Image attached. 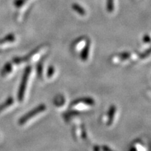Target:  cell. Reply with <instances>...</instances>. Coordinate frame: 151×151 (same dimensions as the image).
<instances>
[{
  "label": "cell",
  "mask_w": 151,
  "mask_h": 151,
  "mask_svg": "<svg viewBox=\"0 0 151 151\" xmlns=\"http://www.w3.org/2000/svg\"><path fill=\"white\" fill-rule=\"evenodd\" d=\"M55 71L54 68L52 67H49L48 69V77H51L53 75Z\"/></svg>",
  "instance_id": "obj_10"
},
{
  "label": "cell",
  "mask_w": 151,
  "mask_h": 151,
  "mask_svg": "<svg viewBox=\"0 0 151 151\" xmlns=\"http://www.w3.org/2000/svg\"><path fill=\"white\" fill-rule=\"evenodd\" d=\"M13 103H14V99H13L12 97H9L4 103L2 104L0 106V111L4 110L6 108H7V107L13 104Z\"/></svg>",
  "instance_id": "obj_7"
},
{
  "label": "cell",
  "mask_w": 151,
  "mask_h": 151,
  "mask_svg": "<svg viewBox=\"0 0 151 151\" xmlns=\"http://www.w3.org/2000/svg\"><path fill=\"white\" fill-rule=\"evenodd\" d=\"M73 9H75L76 11H77V12L78 13V14H80L81 15H84L86 14V12H85V10H83L82 8H81V6H79L78 5H73Z\"/></svg>",
  "instance_id": "obj_8"
},
{
  "label": "cell",
  "mask_w": 151,
  "mask_h": 151,
  "mask_svg": "<svg viewBox=\"0 0 151 151\" xmlns=\"http://www.w3.org/2000/svg\"><path fill=\"white\" fill-rule=\"evenodd\" d=\"M15 41V37L14 35L11 34V35H7L5 38H4L2 40L0 41V43L1 44H4L5 43H11V42H14Z\"/></svg>",
  "instance_id": "obj_6"
},
{
  "label": "cell",
  "mask_w": 151,
  "mask_h": 151,
  "mask_svg": "<svg viewBox=\"0 0 151 151\" xmlns=\"http://www.w3.org/2000/svg\"><path fill=\"white\" fill-rule=\"evenodd\" d=\"M116 107L115 106H111V107L109 109V121H108V124L110 125V124H112V122L113 121V118H114V116L115 113H116Z\"/></svg>",
  "instance_id": "obj_4"
},
{
  "label": "cell",
  "mask_w": 151,
  "mask_h": 151,
  "mask_svg": "<svg viewBox=\"0 0 151 151\" xmlns=\"http://www.w3.org/2000/svg\"><path fill=\"white\" fill-rule=\"evenodd\" d=\"M103 149H104V151H111L110 149H109L108 147H106V146H104L103 147Z\"/></svg>",
  "instance_id": "obj_12"
},
{
  "label": "cell",
  "mask_w": 151,
  "mask_h": 151,
  "mask_svg": "<svg viewBox=\"0 0 151 151\" xmlns=\"http://www.w3.org/2000/svg\"><path fill=\"white\" fill-rule=\"evenodd\" d=\"M46 109V105L44 104H41L39 106H38L37 107H36L35 109L32 110L31 111H29V113H27V114H25L23 117H22L20 118V120H19V123L20 124H23L27 122L28 120H29L30 119H32L34 116H37V115L39 114L41 112H43V111H45Z\"/></svg>",
  "instance_id": "obj_1"
},
{
  "label": "cell",
  "mask_w": 151,
  "mask_h": 151,
  "mask_svg": "<svg viewBox=\"0 0 151 151\" xmlns=\"http://www.w3.org/2000/svg\"><path fill=\"white\" fill-rule=\"evenodd\" d=\"M42 70H43V67H42V64L39 63L38 65V67H37V71H38V74L40 77H42Z\"/></svg>",
  "instance_id": "obj_9"
},
{
  "label": "cell",
  "mask_w": 151,
  "mask_h": 151,
  "mask_svg": "<svg viewBox=\"0 0 151 151\" xmlns=\"http://www.w3.org/2000/svg\"><path fill=\"white\" fill-rule=\"evenodd\" d=\"M30 72H31V67H28L27 69H25V71H24V75L23 76H22V82L21 83H20V88H19L18 98L20 101H22L24 98V92H25V90H26V86H27V80H28V78H29Z\"/></svg>",
  "instance_id": "obj_2"
},
{
  "label": "cell",
  "mask_w": 151,
  "mask_h": 151,
  "mask_svg": "<svg viewBox=\"0 0 151 151\" xmlns=\"http://www.w3.org/2000/svg\"><path fill=\"white\" fill-rule=\"evenodd\" d=\"M90 45L89 44V42L87 43V45L85 47L83 50L82 52H81V58H82L83 60H86L88 58V55H89V52H90Z\"/></svg>",
  "instance_id": "obj_5"
},
{
  "label": "cell",
  "mask_w": 151,
  "mask_h": 151,
  "mask_svg": "<svg viewBox=\"0 0 151 151\" xmlns=\"http://www.w3.org/2000/svg\"><path fill=\"white\" fill-rule=\"evenodd\" d=\"M143 41H144V42H146V43H148L150 42V37H148V36H146V37H144V39H143Z\"/></svg>",
  "instance_id": "obj_11"
},
{
  "label": "cell",
  "mask_w": 151,
  "mask_h": 151,
  "mask_svg": "<svg viewBox=\"0 0 151 151\" xmlns=\"http://www.w3.org/2000/svg\"><path fill=\"white\" fill-rule=\"evenodd\" d=\"M12 65H11V63L10 62H9V63L6 64L4 65V67L2 69V70H1V75L2 76H6L8 75L9 73H10L11 72V71H12Z\"/></svg>",
  "instance_id": "obj_3"
}]
</instances>
